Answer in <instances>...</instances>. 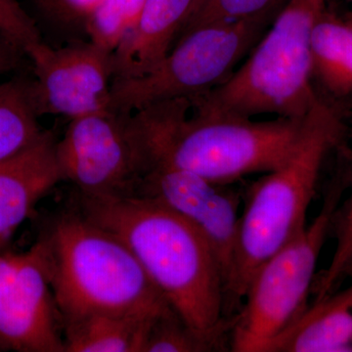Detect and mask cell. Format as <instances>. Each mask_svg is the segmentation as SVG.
<instances>
[{
	"label": "cell",
	"instance_id": "obj_1",
	"mask_svg": "<svg viewBox=\"0 0 352 352\" xmlns=\"http://www.w3.org/2000/svg\"><path fill=\"white\" fill-rule=\"evenodd\" d=\"M76 208L126 245L190 327L230 346L233 318L224 311L219 263L191 222L156 199L139 194L78 192Z\"/></svg>",
	"mask_w": 352,
	"mask_h": 352
},
{
	"label": "cell",
	"instance_id": "obj_2",
	"mask_svg": "<svg viewBox=\"0 0 352 352\" xmlns=\"http://www.w3.org/2000/svg\"><path fill=\"white\" fill-rule=\"evenodd\" d=\"M302 119L258 122L201 115L191 108L189 98L160 102L129 113L151 166L166 164L226 185L278 168Z\"/></svg>",
	"mask_w": 352,
	"mask_h": 352
},
{
	"label": "cell",
	"instance_id": "obj_3",
	"mask_svg": "<svg viewBox=\"0 0 352 352\" xmlns=\"http://www.w3.org/2000/svg\"><path fill=\"white\" fill-rule=\"evenodd\" d=\"M36 243L62 324L89 314L157 317L173 309L126 245L78 208L45 222Z\"/></svg>",
	"mask_w": 352,
	"mask_h": 352
},
{
	"label": "cell",
	"instance_id": "obj_4",
	"mask_svg": "<svg viewBox=\"0 0 352 352\" xmlns=\"http://www.w3.org/2000/svg\"><path fill=\"white\" fill-rule=\"evenodd\" d=\"M346 132L344 113L333 99L318 95L303 117L283 163L250 187L241 212L235 276L226 315L239 311L254 273L268 258L307 226V210L322 170Z\"/></svg>",
	"mask_w": 352,
	"mask_h": 352
},
{
	"label": "cell",
	"instance_id": "obj_5",
	"mask_svg": "<svg viewBox=\"0 0 352 352\" xmlns=\"http://www.w3.org/2000/svg\"><path fill=\"white\" fill-rule=\"evenodd\" d=\"M325 11L326 0H289L226 82L190 97L192 109L214 117L252 119L271 113L302 119L318 98L310 50L315 25Z\"/></svg>",
	"mask_w": 352,
	"mask_h": 352
},
{
	"label": "cell",
	"instance_id": "obj_6",
	"mask_svg": "<svg viewBox=\"0 0 352 352\" xmlns=\"http://www.w3.org/2000/svg\"><path fill=\"white\" fill-rule=\"evenodd\" d=\"M326 187L318 214L266 259L252 276L234 316L230 351L265 352L266 347L303 314L324 245L346 193L349 157Z\"/></svg>",
	"mask_w": 352,
	"mask_h": 352
},
{
	"label": "cell",
	"instance_id": "obj_7",
	"mask_svg": "<svg viewBox=\"0 0 352 352\" xmlns=\"http://www.w3.org/2000/svg\"><path fill=\"white\" fill-rule=\"evenodd\" d=\"M270 18L217 23L185 32L149 73L113 78L110 112L131 113L160 102L189 98L226 82L263 36Z\"/></svg>",
	"mask_w": 352,
	"mask_h": 352
},
{
	"label": "cell",
	"instance_id": "obj_8",
	"mask_svg": "<svg viewBox=\"0 0 352 352\" xmlns=\"http://www.w3.org/2000/svg\"><path fill=\"white\" fill-rule=\"evenodd\" d=\"M56 156L63 179L82 193L135 195L150 168L127 116L110 111L72 120Z\"/></svg>",
	"mask_w": 352,
	"mask_h": 352
},
{
	"label": "cell",
	"instance_id": "obj_9",
	"mask_svg": "<svg viewBox=\"0 0 352 352\" xmlns=\"http://www.w3.org/2000/svg\"><path fill=\"white\" fill-rule=\"evenodd\" d=\"M232 185L217 184L189 171L155 163L138 192L173 208L200 231L219 263L226 305L235 276L244 199Z\"/></svg>",
	"mask_w": 352,
	"mask_h": 352
},
{
	"label": "cell",
	"instance_id": "obj_10",
	"mask_svg": "<svg viewBox=\"0 0 352 352\" xmlns=\"http://www.w3.org/2000/svg\"><path fill=\"white\" fill-rule=\"evenodd\" d=\"M0 351L65 352L63 324L38 244L0 252Z\"/></svg>",
	"mask_w": 352,
	"mask_h": 352
},
{
	"label": "cell",
	"instance_id": "obj_11",
	"mask_svg": "<svg viewBox=\"0 0 352 352\" xmlns=\"http://www.w3.org/2000/svg\"><path fill=\"white\" fill-rule=\"evenodd\" d=\"M39 113L72 120L110 111L112 54L94 43L54 50L41 41L28 51Z\"/></svg>",
	"mask_w": 352,
	"mask_h": 352
},
{
	"label": "cell",
	"instance_id": "obj_12",
	"mask_svg": "<svg viewBox=\"0 0 352 352\" xmlns=\"http://www.w3.org/2000/svg\"><path fill=\"white\" fill-rule=\"evenodd\" d=\"M52 134L0 161V252L18 227L58 182L63 179Z\"/></svg>",
	"mask_w": 352,
	"mask_h": 352
},
{
	"label": "cell",
	"instance_id": "obj_13",
	"mask_svg": "<svg viewBox=\"0 0 352 352\" xmlns=\"http://www.w3.org/2000/svg\"><path fill=\"white\" fill-rule=\"evenodd\" d=\"M195 0H145L138 22L112 54L113 78H138L156 68L188 20Z\"/></svg>",
	"mask_w": 352,
	"mask_h": 352
},
{
	"label": "cell",
	"instance_id": "obj_14",
	"mask_svg": "<svg viewBox=\"0 0 352 352\" xmlns=\"http://www.w3.org/2000/svg\"><path fill=\"white\" fill-rule=\"evenodd\" d=\"M352 351V284L308 305L265 352Z\"/></svg>",
	"mask_w": 352,
	"mask_h": 352
},
{
	"label": "cell",
	"instance_id": "obj_15",
	"mask_svg": "<svg viewBox=\"0 0 352 352\" xmlns=\"http://www.w3.org/2000/svg\"><path fill=\"white\" fill-rule=\"evenodd\" d=\"M312 80L332 99L352 98V15H322L312 36Z\"/></svg>",
	"mask_w": 352,
	"mask_h": 352
},
{
	"label": "cell",
	"instance_id": "obj_16",
	"mask_svg": "<svg viewBox=\"0 0 352 352\" xmlns=\"http://www.w3.org/2000/svg\"><path fill=\"white\" fill-rule=\"evenodd\" d=\"M157 317L89 314L64 321L65 352H143Z\"/></svg>",
	"mask_w": 352,
	"mask_h": 352
},
{
	"label": "cell",
	"instance_id": "obj_17",
	"mask_svg": "<svg viewBox=\"0 0 352 352\" xmlns=\"http://www.w3.org/2000/svg\"><path fill=\"white\" fill-rule=\"evenodd\" d=\"M34 83L0 85V161L25 149L41 135Z\"/></svg>",
	"mask_w": 352,
	"mask_h": 352
},
{
	"label": "cell",
	"instance_id": "obj_18",
	"mask_svg": "<svg viewBox=\"0 0 352 352\" xmlns=\"http://www.w3.org/2000/svg\"><path fill=\"white\" fill-rule=\"evenodd\" d=\"M344 196L336 212L331 232L336 240L333 258L325 270L317 273L312 286L314 302L340 289L347 278L352 277V156L349 159Z\"/></svg>",
	"mask_w": 352,
	"mask_h": 352
},
{
	"label": "cell",
	"instance_id": "obj_19",
	"mask_svg": "<svg viewBox=\"0 0 352 352\" xmlns=\"http://www.w3.org/2000/svg\"><path fill=\"white\" fill-rule=\"evenodd\" d=\"M230 351L223 340L190 327L175 309L157 317L148 331L143 352H208Z\"/></svg>",
	"mask_w": 352,
	"mask_h": 352
},
{
	"label": "cell",
	"instance_id": "obj_20",
	"mask_svg": "<svg viewBox=\"0 0 352 352\" xmlns=\"http://www.w3.org/2000/svg\"><path fill=\"white\" fill-rule=\"evenodd\" d=\"M145 0H101L87 19L90 43L113 54L138 22Z\"/></svg>",
	"mask_w": 352,
	"mask_h": 352
},
{
	"label": "cell",
	"instance_id": "obj_21",
	"mask_svg": "<svg viewBox=\"0 0 352 352\" xmlns=\"http://www.w3.org/2000/svg\"><path fill=\"white\" fill-rule=\"evenodd\" d=\"M277 0H204L180 34L217 23L237 22L270 16Z\"/></svg>",
	"mask_w": 352,
	"mask_h": 352
},
{
	"label": "cell",
	"instance_id": "obj_22",
	"mask_svg": "<svg viewBox=\"0 0 352 352\" xmlns=\"http://www.w3.org/2000/svg\"><path fill=\"white\" fill-rule=\"evenodd\" d=\"M0 36L25 53L43 41L36 25L16 0H0Z\"/></svg>",
	"mask_w": 352,
	"mask_h": 352
},
{
	"label": "cell",
	"instance_id": "obj_23",
	"mask_svg": "<svg viewBox=\"0 0 352 352\" xmlns=\"http://www.w3.org/2000/svg\"><path fill=\"white\" fill-rule=\"evenodd\" d=\"M41 6L61 20L87 19L101 0H39Z\"/></svg>",
	"mask_w": 352,
	"mask_h": 352
},
{
	"label": "cell",
	"instance_id": "obj_24",
	"mask_svg": "<svg viewBox=\"0 0 352 352\" xmlns=\"http://www.w3.org/2000/svg\"><path fill=\"white\" fill-rule=\"evenodd\" d=\"M15 50H17L15 46L0 36V75L12 68L15 59Z\"/></svg>",
	"mask_w": 352,
	"mask_h": 352
},
{
	"label": "cell",
	"instance_id": "obj_25",
	"mask_svg": "<svg viewBox=\"0 0 352 352\" xmlns=\"http://www.w3.org/2000/svg\"><path fill=\"white\" fill-rule=\"evenodd\" d=\"M203 1L204 0H195V2H194L193 8H192L191 14H190L189 18L191 17V16L196 12L197 9H198L199 7L201 6V4L203 3Z\"/></svg>",
	"mask_w": 352,
	"mask_h": 352
},
{
	"label": "cell",
	"instance_id": "obj_26",
	"mask_svg": "<svg viewBox=\"0 0 352 352\" xmlns=\"http://www.w3.org/2000/svg\"><path fill=\"white\" fill-rule=\"evenodd\" d=\"M347 1H349L351 3H352V0H347Z\"/></svg>",
	"mask_w": 352,
	"mask_h": 352
}]
</instances>
